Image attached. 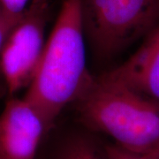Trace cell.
Wrapping results in <instances>:
<instances>
[{
    "instance_id": "8992f818",
    "label": "cell",
    "mask_w": 159,
    "mask_h": 159,
    "mask_svg": "<svg viewBox=\"0 0 159 159\" xmlns=\"http://www.w3.org/2000/svg\"><path fill=\"white\" fill-rule=\"evenodd\" d=\"M101 76L159 102V28L127 60Z\"/></svg>"
},
{
    "instance_id": "ba28073f",
    "label": "cell",
    "mask_w": 159,
    "mask_h": 159,
    "mask_svg": "<svg viewBox=\"0 0 159 159\" xmlns=\"http://www.w3.org/2000/svg\"><path fill=\"white\" fill-rule=\"evenodd\" d=\"M102 153L105 159H159V154H136L126 151L115 144L103 146Z\"/></svg>"
},
{
    "instance_id": "52a82bcc",
    "label": "cell",
    "mask_w": 159,
    "mask_h": 159,
    "mask_svg": "<svg viewBox=\"0 0 159 159\" xmlns=\"http://www.w3.org/2000/svg\"><path fill=\"white\" fill-rule=\"evenodd\" d=\"M51 159H105L96 142L85 134L74 133L66 136Z\"/></svg>"
},
{
    "instance_id": "277c9868",
    "label": "cell",
    "mask_w": 159,
    "mask_h": 159,
    "mask_svg": "<svg viewBox=\"0 0 159 159\" xmlns=\"http://www.w3.org/2000/svg\"><path fill=\"white\" fill-rule=\"evenodd\" d=\"M51 15L50 0H32L0 51V73L10 97L28 88L45 46Z\"/></svg>"
},
{
    "instance_id": "9c48e42d",
    "label": "cell",
    "mask_w": 159,
    "mask_h": 159,
    "mask_svg": "<svg viewBox=\"0 0 159 159\" xmlns=\"http://www.w3.org/2000/svg\"><path fill=\"white\" fill-rule=\"evenodd\" d=\"M32 0H0V6L6 13L14 19H20Z\"/></svg>"
},
{
    "instance_id": "30bf717a",
    "label": "cell",
    "mask_w": 159,
    "mask_h": 159,
    "mask_svg": "<svg viewBox=\"0 0 159 159\" xmlns=\"http://www.w3.org/2000/svg\"><path fill=\"white\" fill-rule=\"evenodd\" d=\"M20 19H14L9 16L0 6V51Z\"/></svg>"
},
{
    "instance_id": "5b68a950",
    "label": "cell",
    "mask_w": 159,
    "mask_h": 159,
    "mask_svg": "<svg viewBox=\"0 0 159 159\" xmlns=\"http://www.w3.org/2000/svg\"><path fill=\"white\" fill-rule=\"evenodd\" d=\"M51 128L31 102L11 97L0 114V159H34Z\"/></svg>"
},
{
    "instance_id": "3957f363",
    "label": "cell",
    "mask_w": 159,
    "mask_h": 159,
    "mask_svg": "<svg viewBox=\"0 0 159 159\" xmlns=\"http://www.w3.org/2000/svg\"><path fill=\"white\" fill-rule=\"evenodd\" d=\"M81 9L86 40L101 60L159 28V0H81Z\"/></svg>"
},
{
    "instance_id": "7a4b0ae2",
    "label": "cell",
    "mask_w": 159,
    "mask_h": 159,
    "mask_svg": "<svg viewBox=\"0 0 159 159\" xmlns=\"http://www.w3.org/2000/svg\"><path fill=\"white\" fill-rule=\"evenodd\" d=\"M74 104L82 125L108 135L119 148L159 154V102L99 75Z\"/></svg>"
},
{
    "instance_id": "6da1fadb",
    "label": "cell",
    "mask_w": 159,
    "mask_h": 159,
    "mask_svg": "<svg viewBox=\"0 0 159 159\" xmlns=\"http://www.w3.org/2000/svg\"><path fill=\"white\" fill-rule=\"evenodd\" d=\"M85 41L81 0H63L39 66L24 97L51 127L94 78L86 65Z\"/></svg>"
}]
</instances>
